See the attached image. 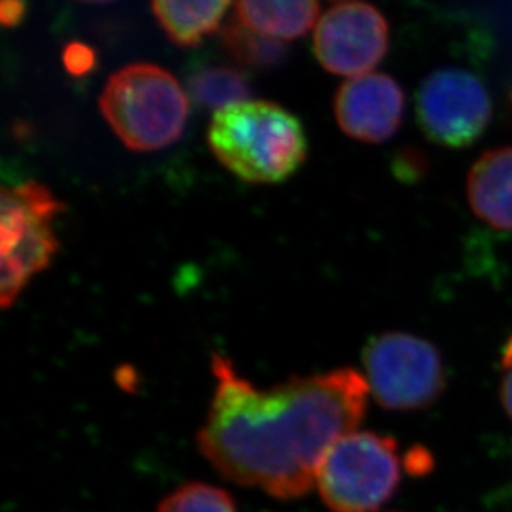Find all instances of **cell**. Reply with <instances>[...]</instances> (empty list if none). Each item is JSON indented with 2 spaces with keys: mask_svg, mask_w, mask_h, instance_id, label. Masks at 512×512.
Returning a JSON list of instances; mask_svg holds the SVG:
<instances>
[{
  "mask_svg": "<svg viewBox=\"0 0 512 512\" xmlns=\"http://www.w3.org/2000/svg\"><path fill=\"white\" fill-rule=\"evenodd\" d=\"M218 378L199 448L214 468L276 498L309 493L325 456L352 435L367 408V378L353 368L289 378L261 392L214 355Z\"/></svg>",
  "mask_w": 512,
  "mask_h": 512,
  "instance_id": "obj_1",
  "label": "cell"
},
{
  "mask_svg": "<svg viewBox=\"0 0 512 512\" xmlns=\"http://www.w3.org/2000/svg\"><path fill=\"white\" fill-rule=\"evenodd\" d=\"M208 143L219 163L246 183H282L307 158L300 121L281 105L264 100L214 113Z\"/></svg>",
  "mask_w": 512,
  "mask_h": 512,
  "instance_id": "obj_2",
  "label": "cell"
},
{
  "mask_svg": "<svg viewBox=\"0 0 512 512\" xmlns=\"http://www.w3.org/2000/svg\"><path fill=\"white\" fill-rule=\"evenodd\" d=\"M98 105L121 143L133 151L173 145L188 121V95L168 70L153 63H133L113 73Z\"/></svg>",
  "mask_w": 512,
  "mask_h": 512,
  "instance_id": "obj_3",
  "label": "cell"
},
{
  "mask_svg": "<svg viewBox=\"0 0 512 512\" xmlns=\"http://www.w3.org/2000/svg\"><path fill=\"white\" fill-rule=\"evenodd\" d=\"M65 209L44 184L29 181L2 189L0 203V305L9 309L30 279L58 252L54 219Z\"/></svg>",
  "mask_w": 512,
  "mask_h": 512,
  "instance_id": "obj_4",
  "label": "cell"
},
{
  "mask_svg": "<svg viewBox=\"0 0 512 512\" xmlns=\"http://www.w3.org/2000/svg\"><path fill=\"white\" fill-rule=\"evenodd\" d=\"M400 469L392 438L355 431L327 453L317 483L332 511L375 512L395 493Z\"/></svg>",
  "mask_w": 512,
  "mask_h": 512,
  "instance_id": "obj_5",
  "label": "cell"
},
{
  "mask_svg": "<svg viewBox=\"0 0 512 512\" xmlns=\"http://www.w3.org/2000/svg\"><path fill=\"white\" fill-rule=\"evenodd\" d=\"M363 365L370 392L388 410H420L445 387L440 353L415 335L375 337L363 352Z\"/></svg>",
  "mask_w": 512,
  "mask_h": 512,
  "instance_id": "obj_6",
  "label": "cell"
},
{
  "mask_svg": "<svg viewBox=\"0 0 512 512\" xmlns=\"http://www.w3.org/2000/svg\"><path fill=\"white\" fill-rule=\"evenodd\" d=\"M488 88L464 68L431 72L416 92V116L431 141L448 148H466L478 141L491 121Z\"/></svg>",
  "mask_w": 512,
  "mask_h": 512,
  "instance_id": "obj_7",
  "label": "cell"
},
{
  "mask_svg": "<svg viewBox=\"0 0 512 512\" xmlns=\"http://www.w3.org/2000/svg\"><path fill=\"white\" fill-rule=\"evenodd\" d=\"M388 24L380 10L363 2L335 4L314 30V54L327 72L340 77L372 73L388 52Z\"/></svg>",
  "mask_w": 512,
  "mask_h": 512,
  "instance_id": "obj_8",
  "label": "cell"
},
{
  "mask_svg": "<svg viewBox=\"0 0 512 512\" xmlns=\"http://www.w3.org/2000/svg\"><path fill=\"white\" fill-rule=\"evenodd\" d=\"M334 110L345 135L363 143H383L400 128L405 93L385 73H368L343 83Z\"/></svg>",
  "mask_w": 512,
  "mask_h": 512,
  "instance_id": "obj_9",
  "label": "cell"
},
{
  "mask_svg": "<svg viewBox=\"0 0 512 512\" xmlns=\"http://www.w3.org/2000/svg\"><path fill=\"white\" fill-rule=\"evenodd\" d=\"M469 206L493 228L512 231V146L486 151L469 170Z\"/></svg>",
  "mask_w": 512,
  "mask_h": 512,
  "instance_id": "obj_10",
  "label": "cell"
},
{
  "mask_svg": "<svg viewBox=\"0 0 512 512\" xmlns=\"http://www.w3.org/2000/svg\"><path fill=\"white\" fill-rule=\"evenodd\" d=\"M320 5L310 0H242L236 4V17L249 29L276 40H294L307 34L319 17Z\"/></svg>",
  "mask_w": 512,
  "mask_h": 512,
  "instance_id": "obj_11",
  "label": "cell"
},
{
  "mask_svg": "<svg viewBox=\"0 0 512 512\" xmlns=\"http://www.w3.org/2000/svg\"><path fill=\"white\" fill-rule=\"evenodd\" d=\"M229 5V2L158 0L151 4V9L173 44L194 47L201 44L204 35L218 29Z\"/></svg>",
  "mask_w": 512,
  "mask_h": 512,
  "instance_id": "obj_12",
  "label": "cell"
},
{
  "mask_svg": "<svg viewBox=\"0 0 512 512\" xmlns=\"http://www.w3.org/2000/svg\"><path fill=\"white\" fill-rule=\"evenodd\" d=\"M249 78L237 68L211 65L203 67L189 77L188 93L196 105L204 108H223L249 102L251 97Z\"/></svg>",
  "mask_w": 512,
  "mask_h": 512,
  "instance_id": "obj_13",
  "label": "cell"
},
{
  "mask_svg": "<svg viewBox=\"0 0 512 512\" xmlns=\"http://www.w3.org/2000/svg\"><path fill=\"white\" fill-rule=\"evenodd\" d=\"M221 42L226 52L242 67L266 70L281 65L287 57V49L282 42L249 29L236 15L223 25Z\"/></svg>",
  "mask_w": 512,
  "mask_h": 512,
  "instance_id": "obj_14",
  "label": "cell"
},
{
  "mask_svg": "<svg viewBox=\"0 0 512 512\" xmlns=\"http://www.w3.org/2000/svg\"><path fill=\"white\" fill-rule=\"evenodd\" d=\"M160 512H237L234 501L223 489L209 484H186L161 503Z\"/></svg>",
  "mask_w": 512,
  "mask_h": 512,
  "instance_id": "obj_15",
  "label": "cell"
},
{
  "mask_svg": "<svg viewBox=\"0 0 512 512\" xmlns=\"http://www.w3.org/2000/svg\"><path fill=\"white\" fill-rule=\"evenodd\" d=\"M95 52L88 45L73 42L63 52V65L75 77H82L95 68Z\"/></svg>",
  "mask_w": 512,
  "mask_h": 512,
  "instance_id": "obj_16",
  "label": "cell"
},
{
  "mask_svg": "<svg viewBox=\"0 0 512 512\" xmlns=\"http://www.w3.org/2000/svg\"><path fill=\"white\" fill-rule=\"evenodd\" d=\"M503 403L512 418V335L503 350Z\"/></svg>",
  "mask_w": 512,
  "mask_h": 512,
  "instance_id": "obj_17",
  "label": "cell"
},
{
  "mask_svg": "<svg viewBox=\"0 0 512 512\" xmlns=\"http://www.w3.org/2000/svg\"><path fill=\"white\" fill-rule=\"evenodd\" d=\"M27 4L24 2H2L0 5V20L7 29L17 27L24 20Z\"/></svg>",
  "mask_w": 512,
  "mask_h": 512,
  "instance_id": "obj_18",
  "label": "cell"
}]
</instances>
